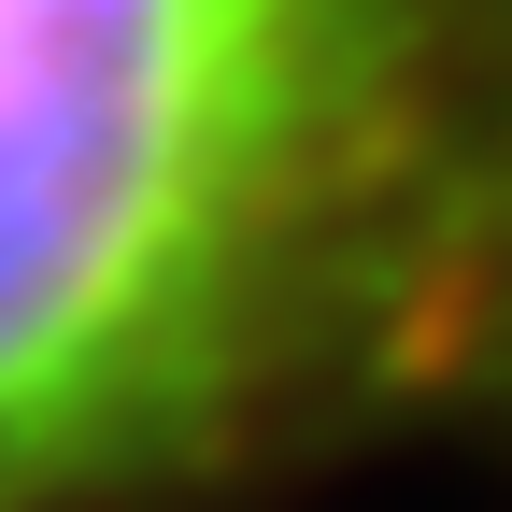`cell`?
Listing matches in <instances>:
<instances>
[{"mask_svg": "<svg viewBox=\"0 0 512 512\" xmlns=\"http://www.w3.org/2000/svg\"><path fill=\"white\" fill-rule=\"evenodd\" d=\"M356 427H512V0H0V512Z\"/></svg>", "mask_w": 512, "mask_h": 512, "instance_id": "cell-1", "label": "cell"}]
</instances>
